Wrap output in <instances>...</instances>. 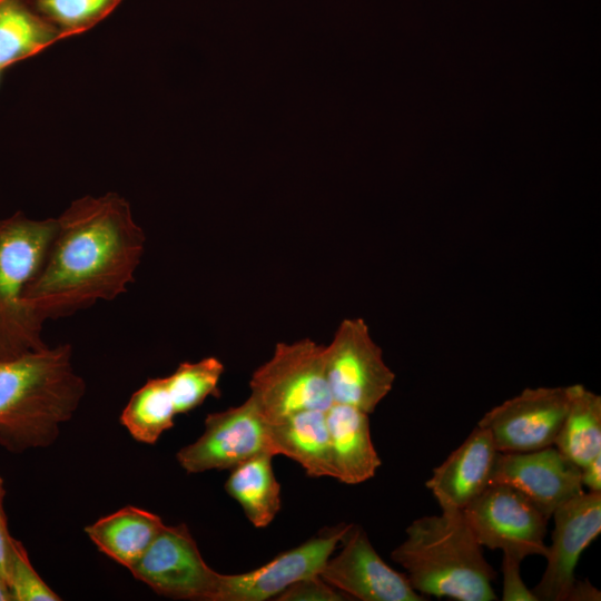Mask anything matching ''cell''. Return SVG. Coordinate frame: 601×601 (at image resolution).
Listing matches in <instances>:
<instances>
[{
  "mask_svg": "<svg viewBox=\"0 0 601 601\" xmlns=\"http://www.w3.org/2000/svg\"><path fill=\"white\" fill-rule=\"evenodd\" d=\"M145 242L120 195L73 200L57 218L43 265L26 289V307L45 323L117 298L135 280Z\"/></svg>",
  "mask_w": 601,
  "mask_h": 601,
  "instance_id": "1",
  "label": "cell"
},
{
  "mask_svg": "<svg viewBox=\"0 0 601 601\" xmlns=\"http://www.w3.org/2000/svg\"><path fill=\"white\" fill-rule=\"evenodd\" d=\"M71 355V346L60 344L0 361V445L7 451L50 446L72 417L86 382Z\"/></svg>",
  "mask_w": 601,
  "mask_h": 601,
  "instance_id": "2",
  "label": "cell"
},
{
  "mask_svg": "<svg viewBox=\"0 0 601 601\" xmlns=\"http://www.w3.org/2000/svg\"><path fill=\"white\" fill-rule=\"evenodd\" d=\"M441 511L414 520L391 559L406 570L412 588L425 598L496 600L492 588L495 571L463 511L449 506Z\"/></svg>",
  "mask_w": 601,
  "mask_h": 601,
  "instance_id": "3",
  "label": "cell"
},
{
  "mask_svg": "<svg viewBox=\"0 0 601 601\" xmlns=\"http://www.w3.org/2000/svg\"><path fill=\"white\" fill-rule=\"evenodd\" d=\"M57 218L31 219L22 211L0 219V361L45 348L42 325L26 307L27 287L41 269Z\"/></svg>",
  "mask_w": 601,
  "mask_h": 601,
  "instance_id": "4",
  "label": "cell"
},
{
  "mask_svg": "<svg viewBox=\"0 0 601 601\" xmlns=\"http://www.w3.org/2000/svg\"><path fill=\"white\" fill-rule=\"evenodd\" d=\"M256 408L269 423L305 410H327L333 398L327 385L324 345L309 338L278 343L272 357L249 382Z\"/></svg>",
  "mask_w": 601,
  "mask_h": 601,
  "instance_id": "5",
  "label": "cell"
},
{
  "mask_svg": "<svg viewBox=\"0 0 601 601\" xmlns=\"http://www.w3.org/2000/svg\"><path fill=\"white\" fill-rule=\"evenodd\" d=\"M325 375L333 403L368 414L391 392L395 374L362 318H345L332 342L324 345Z\"/></svg>",
  "mask_w": 601,
  "mask_h": 601,
  "instance_id": "6",
  "label": "cell"
},
{
  "mask_svg": "<svg viewBox=\"0 0 601 601\" xmlns=\"http://www.w3.org/2000/svg\"><path fill=\"white\" fill-rule=\"evenodd\" d=\"M462 511L482 546L520 560L545 555L549 519L514 487L491 483Z\"/></svg>",
  "mask_w": 601,
  "mask_h": 601,
  "instance_id": "7",
  "label": "cell"
},
{
  "mask_svg": "<svg viewBox=\"0 0 601 601\" xmlns=\"http://www.w3.org/2000/svg\"><path fill=\"white\" fill-rule=\"evenodd\" d=\"M129 571L157 594L177 600L215 601L220 577L203 559L186 524H165Z\"/></svg>",
  "mask_w": 601,
  "mask_h": 601,
  "instance_id": "8",
  "label": "cell"
},
{
  "mask_svg": "<svg viewBox=\"0 0 601 601\" xmlns=\"http://www.w3.org/2000/svg\"><path fill=\"white\" fill-rule=\"evenodd\" d=\"M262 453L276 455L267 423L248 397L243 404L206 416L203 434L176 459L187 473L231 470Z\"/></svg>",
  "mask_w": 601,
  "mask_h": 601,
  "instance_id": "9",
  "label": "cell"
},
{
  "mask_svg": "<svg viewBox=\"0 0 601 601\" xmlns=\"http://www.w3.org/2000/svg\"><path fill=\"white\" fill-rule=\"evenodd\" d=\"M572 395L573 385L525 388L486 412L477 425L489 431L499 452L544 449L554 444Z\"/></svg>",
  "mask_w": 601,
  "mask_h": 601,
  "instance_id": "10",
  "label": "cell"
},
{
  "mask_svg": "<svg viewBox=\"0 0 601 601\" xmlns=\"http://www.w3.org/2000/svg\"><path fill=\"white\" fill-rule=\"evenodd\" d=\"M351 525L326 528L255 570L220 574L215 601H265L299 580L319 574Z\"/></svg>",
  "mask_w": 601,
  "mask_h": 601,
  "instance_id": "11",
  "label": "cell"
},
{
  "mask_svg": "<svg viewBox=\"0 0 601 601\" xmlns=\"http://www.w3.org/2000/svg\"><path fill=\"white\" fill-rule=\"evenodd\" d=\"M552 516L546 568L531 589L538 601H566L578 561L601 532V493L583 492L560 505Z\"/></svg>",
  "mask_w": 601,
  "mask_h": 601,
  "instance_id": "12",
  "label": "cell"
},
{
  "mask_svg": "<svg viewBox=\"0 0 601 601\" xmlns=\"http://www.w3.org/2000/svg\"><path fill=\"white\" fill-rule=\"evenodd\" d=\"M339 553L329 558L319 575L332 587L362 601H424L406 574L378 555L366 532L352 524Z\"/></svg>",
  "mask_w": 601,
  "mask_h": 601,
  "instance_id": "13",
  "label": "cell"
},
{
  "mask_svg": "<svg viewBox=\"0 0 601 601\" xmlns=\"http://www.w3.org/2000/svg\"><path fill=\"white\" fill-rule=\"evenodd\" d=\"M491 483L514 487L548 519L560 505L584 492L581 469L554 445L530 452H499Z\"/></svg>",
  "mask_w": 601,
  "mask_h": 601,
  "instance_id": "14",
  "label": "cell"
},
{
  "mask_svg": "<svg viewBox=\"0 0 601 601\" xmlns=\"http://www.w3.org/2000/svg\"><path fill=\"white\" fill-rule=\"evenodd\" d=\"M497 453L489 431L476 425L425 485L441 508L463 510L490 485Z\"/></svg>",
  "mask_w": 601,
  "mask_h": 601,
  "instance_id": "15",
  "label": "cell"
},
{
  "mask_svg": "<svg viewBox=\"0 0 601 601\" xmlns=\"http://www.w3.org/2000/svg\"><path fill=\"white\" fill-rule=\"evenodd\" d=\"M335 476L345 484L372 479L382 461L371 436L368 413L347 404L333 403L326 410Z\"/></svg>",
  "mask_w": 601,
  "mask_h": 601,
  "instance_id": "16",
  "label": "cell"
},
{
  "mask_svg": "<svg viewBox=\"0 0 601 601\" xmlns=\"http://www.w3.org/2000/svg\"><path fill=\"white\" fill-rule=\"evenodd\" d=\"M276 455L297 462L312 477H334L326 410H305L269 424Z\"/></svg>",
  "mask_w": 601,
  "mask_h": 601,
  "instance_id": "17",
  "label": "cell"
},
{
  "mask_svg": "<svg viewBox=\"0 0 601 601\" xmlns=\"http://www.w3.org/2000/svg\"><path fill=\"white\" fill-rule=\"evenodd\" d=\"M164 525L159 515L128 505L87 525L85 532L100 552L130 570Z\"/></svg>",
  "mask_w": 601,
  "mask_h": 601,
  "instance_id": "18",
  "label": "cell"
},
{
  "mask_svg": "<svg viewBox=\"0 0 601 601\" xmlns=\"http://www.w3.org/2000/svg\"><path fill=\"white\" fill-rule=\"evenodd\" d=\"M29 0H0V69L30 58L65 39Z\"/></svg>",
  "mask_w": 601,
  "mask_h": 601,
  "instance_id": "19",
  "label": "cell"
},
{
  "mask_svg": "<svg viewBox=\"0 0 601 601\" xmlns=\"http://www.w3.org/2000/svg\"><path fill=\"white\" fill-rule=\"evenodd\" d=\"M272 453H262L230 470L225 490L255 528H266L280 510V484Z\"/></svg>",
  "mask_w": 601,
  "mask_h": 601,
  "instance_id": "20",
  "label": "cell"
},
{
  "mask_svg": "<svg viewBox=\"0 0 601 601\" xmlns=\"http://www.w3.org/2000/svg\"><path fill=\"white\" fill-rule=\"evenodd\" d=\"M579 467L601 454V397L573 385L569 411L553 444Z\"/></svg>",
  "mask_w": 601,
  "mask_h": 601,
  "instance_id": "21",
  "label": "cell"
},
{
  "mask_svg": "<svg viewBox=\"0 0 601 601\" xmlns=\"http://www.w3.org/2000/svg\"><path fill=\"white\" fill-rule=\"evenodd\" d=\"M177 415L166 377L148 380L129 398L120 423L138 442L155 444L170 430Z\"/></svg>",
  "mask_w": 601,
  "mask_h": 601,
  "instance_id": "22",
  "label": "cell"
},
{
  "mask_svg": "<svg viewBox=\"0 0 601 601\" xmlns=\"http://www.w3.org/2000/svg\"><path fill=\"white\" fill-rule=\"evenodd\" d=\"M223 373V363L213 356L194 363H180L173 374L166 376L177 414L195 410L208 396L218 397V384Z\"/></svg>",
  "mask_w": 601,
  "mask_h": 601,
  "instance_id": "23",
  "label": "cell"
},
{
  "mask_svg": "<svg viewBox=\"0 0 601 601\" xmlns=\"http://www.w3.org/2000/svg\"><path fill=\"white\" fill-rule=\"evenodd\" d=\"M121 0H29L68 38L86 32L109 16Z\"/></svg>",
  "mask_w": 601,
  "mask_h": 601,
  "instance_id": "24",
  "label": "cell"
},
{
  "mask_svg": "<svg viewBox=\"0 0 601 601\" xmlns=\"http://www.w3.org/2000/svg\"><path fill=\"white\" fill-rule=\"evenodd\" d=\"M12 601H57L60 597L33 569L24 545L12 536L7 566Z\"/></svg>",
  "mask_w": 601,
  "mask_h": 601,
  "instance_id": "25",
  "label": "cell"
},
{
  "mask_svg": "<svg viewBox=\"0 0 601 601\" xmlns=\"http://www.w3.org/2000/svg\"><path fill=\"white\" fill-rule=\"evenodd\" d=\"M348 595L332 587L319 574L299 580L282 593L276 601H342Z\"/></svg>",
  "mask_w": 601,
  "mask_h": 601,
  "instance_id": "26",
  "label": "cell"
},
{
  "mask_svg": "<svg viewBox=\"0 0 601 601\" xmlns=\"http://www.w3.org/2000/svg\"><path fill=\"white\" fill-rule=\"evenodd\" d=\"M522 560L503 554V592L504 601H538L532 590L523 582L520 574V564Z\"/></svg>",
  "mask_w": 601,
  "mask_h": 601,
  "instance_id": "27",
  "label": "cell"
},
{
  "mask_svg": "<svg viewBox=\"0 0 601 601\" xmlns=\"http://www.w3.org/2000/svg\"><path fill=\"white\" fill-rule=\"evenodd\" d=\"M4 495V482L0 475V573L7 579V566L12 536L8 530L7 515L3 505Z\"/></svg>",
  "mask_w": 601,
  "mask_h": 601,
  "instance_id": "28",
  "label": "cell"
},
{
  "mask_svg": "<svg viewBox=\"0 0 601 601\" xmlns=\"http://www.w3.org/2000/svg\"><path fill=\"white\" fill-rule=\"evenodd\" d=\"M581 469V483L588 492L601 493V454Z\"/></svg>",
  "mask_w": 601,
  "mask_h": 601,
  "instance_id": "29",
  "label": "cell"
},
{
  "mask_svg": "<svg viewBox=\"0 0 601 601\" xmlns=\"http://www.w3.org/2000/svg\"><path fill=\"white\" fill-rule=\"evenodd\" d=\"M600 591L589 580L575 579L566 598V601H599Z\"/></svg>",
  "mask_w": 601,
  "mask_h": 601,
  "instance_id": "30",
  "label": "cell"
},
{
  "mask_svg": "<svg viewBox=\"0 0 601 601\" xmlns=\"http://www.w3.org/2000/svg\"><path fill=\"white\" fill-rule=\"evenodd\" d=\"M0 601H12L7 579L0 573Z\"/></svg>",
  "mask_w": 601,
  "mask_h": 601,
  "instance_id": "31",
  "label": "cell"
},
{
  "mask_svg": "<svg viewBox=\"0 0 601 601\" xmlns=\"http://www.w3.org/2000/svg\"><path fill=\"white\" fill-rule=\"evenodd\" d=\"M1 71H2V70L0 69V73H1Z\"/></svg>",
  "mask_w": 601,
  "mask_h": 601,
  "instance_id": "32",
  "label": "cell"
}]
</instances>
